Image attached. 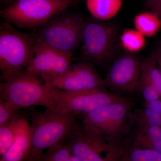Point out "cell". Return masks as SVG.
<instances>
[{
    "mask_svg": "<svg viewBox=\"0 0 161 161\" xmlns=\"http://www.w3.org/2000/svg\"><path fill=\"white\" fill-rule=\"evenodd\" d=\"M30 127L32 148L27 161H36L44 150L63 143L79 126L76 115L46 109L34 114Z\"/></svg>",
    "mask_w": 161,
    "mask_h": 161,
    "instance_id": "6da1fadb",
    "label": "cell"
},
{
    "mask_svg": "<svg viewBox=\"0 0 161 161\" xmlns=\"http://www.w3.org/2000/svg\"><path fill=\"white\" fill-rule=\"evenodd\" d=\"M36 40L4 21L0 25V70L2 81L24 71L34 55Z\"/></svg>",
    "mask_w": 161,
    "mask_h": 161,
    "instance_id": "7a4b0ae2",
    "label": "cell"
},
{
    "mask_svg": "<svg viewBox=\"0 0 161 161\" xmlns=\"http://www.w3.org/2000/svg\"><path fill=\"white\" fill-rule=\"evenodd\" d=\"M131 109V104L127 99L84 114L83 129L107 142L119 145L118 142L131 127L133 119Z\"/></svg>",
    "mask_w": 161,
    "mask_h": 161,
    "instance_id": "3957f363",
    "label": "cell"
},
{
    "mask_svg": "<svg viewBox=\"0 0 161 161\" xmlns=\"http://www.w3.org/2000/svg\"><path fill=\"white\" fill-rule=\"evenodd\" d=\"M66 10L38 28L33 36L40 43L73 55L82 43L85 21L80 15Z\"/></svg>",
    "mask_w": 161,
    "mask_h": 161,
    "instance_id": "277c9868",
    "label": "cell"
},
{
    "mask_svg": "<svg viewBox=\"0 0 161 161\" xmlns=\"http://www.w3.org/2000/svg\"><path fill=\"white\" fill-rule=\"evenodd\" d=\"M75 3V0H15L1 10L0 15L18 28H38Z\"/></svg>",
    "mask_w": 161,
    "mask_h": 161,
    "instance_id": "5b68a950",
    "label": "cell"
},
{
    "mask_svg": "<svg viewBox=\"0 0 161 161\" xmlns=\"http://www.w3.org/2000/svg\"><path fill=\"white\" fill-rule=\"evenodd\" d=\"M0 96L19 109L40 106L55 110L52 87L38 76L25 70L9 80L1 81Z\"/></svg>",
    "mask_w": 161,
    "mask_h": 161,
    "instance_id": "8992f818",
    "label": "cell"
},
{
    "mask_svg": "<svg viewBox=\"0 0 161 161\" xmlns=\"http://www.w3.org/2000/svg\"><path fill=\"white\" fill-rule=\"evenodd\" d=\"M55 111L77 115L89 113L126 98L103 88L83 92H68L52 87Z\"/></svg>",
    "mask_w": 161,
    "mask_h": 161,
    "instance_id": "52a82bcc",
    "label": "cell"
},
{
    "mask_svg": "<svg viewBox=\"0 0 161 161\" xmlns=\"http://www.w3.org/2000/svg\"><path fill=\"white\" fill-rule=\"evenodd\" d=\"M64 145L80 161H118L123 150L80 126L70 133Z\"/></svg>",
    "mask_w": 161,
    "mask_h": 161,
    "instance_id": "ba28073f",
    "label": "cell"
},
{
    "mask_svg": "<svg viewBox=\"0 0 161 161\" xmlns=\"http://www.w3.org/2000/svg\"><path fill=\"white\" fill-rule=\"evenodd\" d=\"M118 33L116 26L103 21L95 19L85 22L81 47L84 58L102 64L113 53Z\"/></svg>",
    "mask_w": 161,
    "mask_h": 161,
    "instance_id": "9c48e42d",
    "label": "cell"
},
{
    "mask_svg": "<svg viewBox=\"0 0 161 161\" xmlns=\"http://www.w3.org/2000/svg\"><path fill=\"white\" fill-rule=\"evenodd\" d=\"M47 85L68 92H83L103 88L104 80L88 62L71 64L66 71L44 82Z\"/></svg>",
    "mask_w": 161,
    "mask_h": 161,
    "instance_id": "30bf717a",
    "label": "cell"
},
{
    "mask_svg": "<svg viewBox=\"0 0 161 161\" xmlns=\"http://www.w3.org/2000/svg\"><path fill=\"white\" fill-rule=\"evenodd\" d=\"M72 57L36 40L33 58L25 71L45 82L66 71L70 66Z\"/></svg>",
    "mask_w": 161,
    "mask_h": 161,
    "instance_id": "8fae6325",
    "label": "cell"
},
{
    "mask_svg": "<svg viewBox=\"0 0 161 161\" xmlns=\"http://www.w3.org/2000/svg\"><path fill=\"white\" fill-rule=\"evenodd\" d=\"M141 63L138 57L132 53L122 55L108 71L104 79L105 86L116 92H136L139 89Z\"/></svg>",
    "mask_w": 161,
    "mask_h": 161,
    "instance_id": "7c38bea8",
    "label": "cell"
},
{
    "mask_svg": "<svg viewBox=\"0 0 161 161\" xmlns=\"http://www.w3.org/2000/svg\"><path fill=\"white\" fill-rule=\"evenodd\" d=\"M32 148L30 125L26 119L19 117L16 126L14 142L8 150L1 156L0 161H27Z\"/></svg>",
    "mask_w": 161,
    "mask_h": 161,
    "instance_id": "4fadbf2b",
    "label": "cell"
},
{
    "mask_svg": "<svg viewBox=\"0 0 161 161\" xmlns=\"http://www.w3.org/2000/svg\"><path fill=\"white\" fill-rule=\"evenodd\" d=\"M132 147L155 150L161 153V127L136 125Z\"/></svg>",
    "mask_w": 161,
    "mask_h": 161,
    "instance_id": "5bb4252c",
    "label": "cell"
},
{
    "mask_svg": "<svg viewBox=\"0 0 161 161\" xmlns=\"http://www.w3.org/2000/svg\"><path fill=\"white\" fill-rule=\"evenodd\" d=\"M122 4V0H86L88 10L96 19L105 21L118 13Z\"/></svg>",
    "mask_w": 161,
    "mask_h": 161,
    "instance_id": "9a60e30c",
    "label": "cell"
},
{
    "mask_svg": "<svg viewBox=\"0 0 161 161\" xmlns=\"http://www.w3.org/2000/svg\"><path fill=\"white\" fill-rule=\"evenodd\" d=\"M136 29L144 36L151 37L160 28L161 20L154 13L145 12L136 16L133 20Z\"/></svg>",
    "mask_w": 161,
    "mask_h": 161,
    "instance_id": "2e32d148",
    "label": "cell"
},
{
    "mask_svg": "<svg viewBox=\"0 0 161 161\" xmlns=\"http://www.w3.org/2000/svg\"><path fill=\"white\" fill-rule=\"evenodd\" d=\"M118 161H161V153L155 150L132 147L122 152Z\"/></svg>",
    "mask_w": 161,
    "mask_h": 161,
    "instance_id": "e0dca14e",
    "label": "cell"
},
{
    "mask_svg": "<svg viewBox=\"0 0 161 161\" xmlns=\"http://www.w3.org/2000/svg\"><path fill=\"white\" fill-rule=\"evenodd\" d=\"M36 161H80L62 144L47 149Z\"/></svg>",
    "mask_w": 161,
    "mask_h": 161,
    "instance_id": "ac0fdd59",
    "label": "cell"
},
{
    "mask_svg": "<svg viewBox=\"0 0 161 161\" xmlns=\"http://www.w3.org/2000/svg\"><path fill=\"white\" fill-rule=\"evenodd\" d=\"M120 43L128 52L134 53L139 51L146 46L144 36L136 30L128 29L125 31L120 36Z\"/></svg>",
    "mask_w": 161,
    "mask_h": 161,
    "instance_id": "d6986e66",
    "label": "cell"
},
{
    "mask_svg": "<svg viewBox=\"0 0 161 161\" xmlns=\"http://www.w3.org/2000/svg\"><path fill=\"white\" fill-rule=\"evenodd\" d=\"M17 114L7 123L0 125V155L2 156L11 147L14 142L16 126L19 118Z\"/></svg>",
    "mask_w": 161,
    "mask_h": 161,
    "instance_id": "ffe728a7",
    "label": "cell"
},
{
    "mask_svg": "<svg viewBox=\"0 0 161 161\" xmlns=\"http://www.w3.org/2000/svg\"><path fill=\"white\" fill-rule=\"evenodd\" d=\"M157 64L155 53H153L142 61L141 71L150 78L161 98V71Z\"/></svg>",
    "mask_w": 161,
    "mask_h": 161,
    "instance_id": "44dd1931",
    "label": "cell"
},
{
    "mask_svg": "<svg viewBox=\"0 0 161 161\" xmlns=\"http://www.w3.org/2000/svg\"><path fill=\"white\" fill-rule=\"evenodd\" d=\"M136 125L161 127V114L154 109L146 107L139 111L133 118Z\"/></svg>",
    "mask_w": 161,
    "mask_h": 161,
    "instance_id": "7402d4cb",
    "label": "cell"
},
{
    "mask_svg": "<svg viewBox=\"0 0 161 161\" xmlns=\"http://www.w3.org/2000/svg\"><path fill=\"white\" fill-rule=\"evenodd\" d=\"M138 90L140 91L146 102L158 100L159 94L148 76L141 71Z\"/></svg>",
    "mask_w": 161,
    "mask_h": 161,
    "instance_id": "603a6c76",
    "label": "cell"
},
{
    "mask_svg": "<svg viewBox=\"0 0 161 161\" xmlns=\"http://www.w3.org/2000/svg\"><path fill=\"white\" fill-rule=\"evenodd\" d=\"M19 109L14 105L0 98V125L8 123L17 115Z\"/></svg>",
    "mask_w": 161,
    "mask_h": 161,
    "instance_id": "cb8c5ba5",
    "label": "cell"
},
{
    "mask_svg": "<svg viewBox=\"0 0 161 161\" xmlns=\"http://www.w3.org/2000/svg\"><path fill=\"white\" fill-rule=\"evenodd\" d=\"M146 107H149L158 111L161 114V100H155L146 102Z\"/></svg>",
    "mask_w": 161,
    "mask_h": 161,
    "instance_id": "d4e9b609",
    "label": "cell"
},
{
    "mask_svg": "<svg viewBox=\"0 0 161 161\" xmlns=\"http://www.w3.org/2000/svg\"><path fill=\"white\" fill-rule=\"evenodd\" d=\"M160 6L161 0H146V7L152 10Z\"/></svg>",
    "mask_w": 161,
    "mask_h": 161,
    "instance_id": "484cf974",
    "label": "cell"
},
{
    "mask_svg": "<svg viewBox=\"0 0 161 161\" xmlns=\"http://www.w3.org/2000/svg\"><path fill=\"white\" fill-rule=\"evenodd\" d=\"M155 53L157 64L161 71V43L159 44Z\"/></svg>",
    "mask_w": 161,
    "mask_h": 161,
    "instance_id": "4316f807",
    "label": "cell"
},
{
    "mask_svg": "<svg viewBox=\"0 0 161 161\" xmlns=\"http://www.w3.org/2000/svg\"><path fill=\"white\" fill-rule=\"evenodd\" d=\"M152 11L154 13L158 16L161 21V6L153 9Z\"/></svg>",
    "mask_w": 161,
    "mask_h": 161,
    "instance_id": "83f0119b",
    "label": "cell"
},
{
    "mask_svg": "<svg viewBox=\"0 0 161 161\" xmlns=\"http://www.w3.org/2000/svg\"><path fill=\"white\" fill-rule=\"evenodd\" d=\"M14 1L15 0H3V1H1V3H3V4H6L7 6Z\"/></svg>",
    "mask_w": 161,
    "mask_h": 161,
    "instance_id": "f1b7e54d",
    "label": "cell"
},
{
    "mask_svg": "<svg viewBox=\"0 0 161 161\" xmlns=\"http://www.w3.org/2000/svg\"><path fill=\"white\" fill-rule=\"evenodd\" d=\"M75 1H76V2H77V0H75Z\"/></svg>",
    "mask_w": 161,
    "mask_h": 161,
    "instance_id": "f546056e",
    "label": "cell"
},
{
    "mask_svg": "<svg viewBox=\"0 0 161 161\" xmlns=\"http://www.w3.org/2000/svg\"><path fill=\"white\" fill-rule=\"evenodd\" d=\"M3 1V0H1V1Z\"/></svg>",
    "mask_w": 161,
    "mask_h": 161,
    "instance_id": "4dcf8cb0",
    "label": "cell"
}]
</instances>
